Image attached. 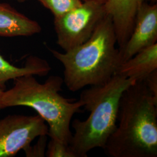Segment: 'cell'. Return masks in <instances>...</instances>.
I'll list each match as a JSON object with an SVG mask.
<instances>
[{"mask_svg":"<svg viewBox=\"0 0 157 157\" xmlns=\"http://www.w3.org/2000/svg\"><path fill=\"white\" fill-rule=\"evenodd\" d=\"M157 98L144 82L124 91L118 110V126L104 150L111 157H157Z\"/></svg>","mask_w":157,"mask_h":157,"instance_id":"1","label":"cell"},{"mask_svg":"<svg viewBox=\"0 0 157 157\" xmlns=\"http://www.w3.org/2000/svg\"><path fill=\"white\" fill-rule=\"evenodd\" d=\"M112 19L107 14L83 44L64 52L49 50L63 66V83L75 92L105 84L116 75L121 64Z\"/></svg>","mask_w":157,"mask_h":157,"instance_id":"2","label":"cell"},{"mask_svg":"<svg viewBox=\"0 0 157 157\" xmlns=\"http://www.w3.org/2000/svg\"><path fill=\"white\" fill-rule=\"evenodd\" d=\"M63 79L59 76L48 77L40 83L34 75H26L15 80L14 86L4 91L1 109L24 106L34 109L48 124V136L69 145L72 133L71 120L76 113L82 112L80 99L65 98L62 91Z\"/></svg>","mask_w":157,"mask_h":157,"instance_id":"3","label":"cell"},{"mask_svg":"<svg viewBox=\"0 0 157 157\" xmlns=\"http://www.w3.org/2000/svg\"><path fill=\"white\" fill-rule=\"evenodd\" d=\"M135 82L116 74L105 84L82 91L79 99L90 115L84 121L76 119L71 123L74 133L69 146L76 157H87L96 148L104 150L117 128L121 97Z\"/></svg>","mask_w":157,"mask_h":157,"instance_id":"4","label":"cell"},{"mask_svg":"<svg viewBox=\"0 0 157 157\" xmlns=\"http://www.w3.org/2000/svg\"><path fill=\"white\" fill-rule=\"evenodd\" d=\"M104 4L84 1L64 15L54 18L57 44L67 51L86 41L107 15Z\"/></svg>","mask_w":157,"mask_h":157,"instance_id":"5","label":"cell"},{"mask_svg":"<svg viewBox=\"0 0 157 157\" xmlns=\"http://www.w3.org/2000/svg\"><path fill=\"white\" fill-rule=\"evenodd\" d=\"M48 136V127L39 115H8L0 120V157L15 156L40 136Z\"/></svg>","mask_w":157,"mask_h":157,"instance_id":"6","label":"cell"},{"mask_svg":"<svg viewBox=\"0 0 157 157\" xmlns=\"http://www.w3.org/2000/svg\"><path fill=\"white\" fill-rule=\"evenodd\" d=\"M157 4L143 2L137 12L132 33L119 50L121 63L139 51L157 43Z\"/></svg>","mask_w":157,"mask_h":157,"instance_id":"7","label":"cell"},{"mask_svg":"<svg viewBox=\"0 0 157 157\" xmlns=\"http://www.w3.org/2000/svg\"><path fill=\"white\" fill-rule=\"evenodd\" d=\"M145 1L108 0L105 3L107 14L112 19L119 50L132 33L137 12Z\"/></svg>","mask_w":157,"mask_h":157,"instance_id":"8","label":"cell"},{"mask_svg":"<svg viewBox=\"0 0 157 157\" xmlns=\"http://www.w3.org/2000/svg\"><path fill=\"white\" fill-rule=\"evenodd\" d=\"M39 23L20 13L8 4L0 2V36H30L39 33Z\"/></svg>","mask_w":157,"mask_h":157,"instance_id":"9","label":"cell"},{"mask_svg":"<svg viewBox=\"0 0 157 157\" xmlns=\"http://www.w3.org/2000/svg\"><path fill=\"white\" fill-rule=\"evenodd\" d=\"M157 70V43L139 51L122 63L116 74L136 81H143Z\"/></svg>","mask_w":157,"mask_h":157,"instance_id":"10","label":"cell"},{"mask_svg":"<svg viewBox=\"0 0 157 157\" xmlns=\"http://www.w3.org/2000/svg\"><path fill=\"white\" fill-rule=\"evenodd\" d=\"M51 69L47 61L37 56H29L24 67H18L6 61L0 54V88L4 89L9 80L26 75L45 76Z\"/></svg>","mask_w":157,"mask_h":157,"instance_id":"11","label":"cell"},{"mask_svg":"<svg viewBox=\"0 0 157 157\" xmlns=\"http://www.w3.org/2000/svg\"><path fill=\"white\" fill-rule=\"evenodd\" d=\"M49 10L54 18L62 17L82 4V0H38Z\"/></svg>","mask_w":157,"mask_h":157,"instance_id":"12","label":"cell"},{"mask_svg":"<svg viewBox=\"0 0 157 157\" xmlns=\"http://www.w3.org/2000/svg\"><path fill=\"white\" fill-rule=\"evenodd\" d=\"M45 156L48 157H76L69 145L51 139L47 146Z\"/></svg>","mask_w":157,"mask_h":157,"instance_id":"13","label":"cell"},{"mask_svg":"<svg viewBox=\"0 0 157 157\" xmlns=\"http://www.w3.org/2000/svg\"><path fill=\"white\" fill-rule=\"evenodd\" d=\"M48 135H43L39 137L37 142L34 145H29L24 151L27 157H43L45 156V152L47 146Z\"/></svg>","mask_w":157,"mask_h":157,"instance_id":"14","label":"cell"},{"mask_svg":"<svg viewBox=\"0 0 157 157\" xmlns=\"http://www.w3.org/2000/svg\"><path fill=\"white\" fill-rule=\"evenodd\" d=\"M143 81L152 94L157 98V70L148 75Z\"/></svg>","mask_w":157,"mask_h":157,"instance_id":"15","label":"cell"},{"mask_svg":"<svg viewBox=\"0 0 157 157\" xmlns=\"http://www.w3.org/2000/svg\"><path fill=\"white\" fill-rule=\"evenodd\" d=\"M4 91V89L0 88V109H1V98H2V97Z\"/></svg>","mask_w":157,"mask_h":157,"instance_id":"16","label":"cell"},{"mask_svg":"<svg viewBox=\"0 0 157 157\" xmlns=\"http://www.w3.org/2000/svg\"><path fill=\"white\" fill-rule=\"evenodd\" d=\"M84 1H98V2H101L102 3H105L108 0H84Z\"/></svg>","mask_w":157,"mask_h":157,"instance_id":"17","label":"cell"},{"mask_svg":"<svg viewBox=\"0 0 157 157\" xmlns=\"http://www.w3.org/2000/svg\"><path fill=\"white\" fill-rule=\"evenodd\" d=\"M153 4H157V0H150Z\"/></svg>","mask_w":157,"mask_h":157,"instance_id":"18","label":"cell"},{"mask_svg":"<svg viewBox=\"0 0 157 157\" xmlns=\"http://www.w3.org/2000/svg\"><path fill=\"white\" fill-rule=\"evenodd\" d=\"M17 1H19V2H25L26 1H28V0H17Z\"/></svg>","mask_w":157,"mask_h":157,"instance_id":"19","label":"cell"}]
</instances>
